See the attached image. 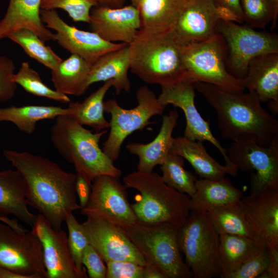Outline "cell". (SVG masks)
<instances>
[{
  "label": "cell",
  "mask_w": 278,
  "mask_h": 278,
  "mask_svg": "<svg viewBox=\"0 0 278 278\" xmlns=\"http://www.w3.org/2000/svg\"><path fill=\"white\" fill-rule=\"evenodd\" d=\"M5 159L24 178L26 201L56 229L67 216L81 210L75 191L77 175L63 169L54 161L27 151L6 149Z\"/></svg>",
  "instance_id": "1"
},
{
  "label": "cell",
  "mask_w": 278,
  "mask_h": 278,
  "mask_svg": "<svg viewBox=\"0 0 278 278\" xmlns=\"http://www.w3.org/2000/svg\"><path fill=\"white\" fill-rule=\"evenodd\" d=\"M194 86L215 110L224 139L247 137L267 146L278 136L276 117L262 107L255 93L230 92L199 82Z\"/></svg>",
  "instance_id": "2"
},
{
  "label": "cell",
  "mask_w": 278,
  "mask_h": 278,
  "mask_svg": "<svg viewBox=\"0 0 278 278\" xmlns=\"http://www.w3.org/2000/svg\"><path fill=\"white\" fill-rule=\"evenodd\" d=\"M107 130L92 133L68 115L56 118L50 130L55 148L67 161L72 163L77 173L92 182L97 177L109 175L119 178L121 171L99 146Z\"/></svg>",
  "instance_id": "3"
},
{
  "label": "cell",
  "mask_w": 278,
  "mask_h": 278,
  "mask_svg": "<svg viewBox=\"0 0 278 278\" xmlns=\"http://www.w3.org/2000/svg\"><path fill=\"white\" fill-rule=\"evenodd\" d=\"M126 188L138 192L131 204L136 222L144 224L170 223L183 225L190 215V197L169 187L152 171H136L123 178Z\"/></svg>",
  "instance_id": "4"
},
{
  "label": "cell",
  "mask_w": 278,
  "mask_h": 278,
  "mask_svg": "<svg viewBox=\"0 0 278 278\" xmlns=\"http://www.w3.org/2000/svg\"><path fill=\"white\" fill-rule=\"evenodd\" d=\"M129 50L130 69L144 82L168 88L184 80L181 45L170 31L156 34L138 31Z\"/></svg>",
  "instance_id": "5"
},
{
  "label": "cell",
  "mask_w": 278,
  "mask_h": 278,
  "mask_svg": "<svg viewBox=\"0 0 278 278\" xmlns=\"http://www.w3.org/2000/svg\"><path fill=\"white\" fill-rule=\"evenodd\" d=\"M179 227L170 223L136 222L123 228L146 262L158 269L165 278H190L191 272L179 248Z\"/></svg>",
  "instance_id": "6"
},
{
  "label": "cell",
  "mask_w": 278,
  "mask_h": 278,
  "mask_svg": "<svg viewBox=\"0 0 278 278\" xmlns=\"http://www.w3.org/2000/svg\"><path fill=\"white\" fill-rule=\"evenodd\" d=\"M219 238L207 211H190L186 222L179 227V248L192 277H220Z\"/></svg>",
  "instance_id": "7"
},
{
  "label": "cell",
  "mask_w": 278,
  "mask_h": 278,
  "mask_svg": "<svg viewBox=\"0 0 278 278\" xmlns=\"http://www.w3.org/2000/svg\"><path fill=\"white\" fill-rule=\"evenodd\" d=\"M181 50L185 71L183 80L211 84L230 92L245 90L244 80L227 68L228 46L219 33L207 40L181 46Z\"/></svg>",
  "instance_id": "8"
},
{
  "label": "cell",
  "mask_w": 278,
  "mask_h": 278,
  "mask_svg": "<svg viewBox=\"0 0 278 278\" xmlns=\"http://www.w3.org/2000/svg\"><path fill=\"white\" fill-rule=\"evenodd\" d=\"M137 105L130 109L122 108L115 99L104 101V111L110 114V133L102 148L113 161L119 157L121 146L130 134L143 130L152 123L150 118L163 114L165 106L161 105L154 92L147 85L140 87L136 92Z\"/></svg>",
  "instance_id": "9"
},
{
  "label": "cell",
  "mask_w": 278,
  "mask_h": 278,
  "mask_svg": "<svg viewBox=\"0 0 278 278\" xmlns=\"http://www.w3.org/2000/svg\"><path fill=\"white\" fill-rule=\"evenodd\" d=\"M218 32L224 39L228 54L226 66L236 78L244 80L250 61L256 56L278 53L276 33L259 31L248 25L220 20Z\"/></svg>",
  "instance_id": "10"
},
{
  "label": "cell",
  "mask_w": 278,
  "mask_h": 278,
  "mask_svg": "<svg viewBox=\"0 0 278 278\" xmlns=\"http://www.w3.org/2000/svg\"><path fill=\"white\" fill-rule=\"evenodd\" d=\"M227 149L231 163L250 175V194L278 186V136L267 146L240 137L233 141Z\"/></svg>",
  "instance_id": "11"
},
{
  "label": "cell",
  "mask_w": 278,
  "mask_h": 278,
  "mask_svg": "<svg viewBox=\"0 0 278 278\" xmlns=\"http://www.w3.org/2000/svg\"><path fill=\"white\" fill-rule=\"evenodd\" d=\"M0 266L24 278H47L42 245L34 231L20 232L1 221Z\"/></svg>",
  "instance_id": "12"
},
{
  "label": "cell",
  "mask_w": 278,
  "mask_h": 278,
  "mask_svg": "<svg viewBox=\"0 0 278 278\" xmlns=\"http://www.w3.org/2000/svg\"><path fill=\"white\" fill-rule=\"evenodd\" d=\"M126 189L118 178L109 175L96 177L92 183L88 204L80 210L81 214L123 228L136 223Z\"/></svg>",
  "instance_id": "13"
},
{
  "label": "cell",
  "mask_w": 278,
  "mask_h": 278,
  "mask_svg": "<svg viewBox=\"0 0 278 278\" xmlns=\"http://www.w3.org/2000/svg\"><path fill=\"white\" fill-rule=\"evenodd\" d=\"M40 16L47 28L56 31L54 41L71 54L79 56L91 63L106 53L126 44L109 42L93 31L71 26L60 17L56 10L41 9Z\"/></svg>",
  "instance_id": "14"
},
{
  "label": "cell",
  "mask_w": 278,
  "mask_h": 278,
  "mask_svg": "<svg viewBox=\"0 0 278 278\" xmlns=\"http://www.w3.org/2000/svg\"><path fill=\"white\" fill-rule=\"evenodd\" d=\"M239 203L255 239L271 251H278V186L243 196Z\"/></svg>",
  "instance_id": "15"
},
{
  "label": "cell",
  "mask_w": 278,
  "mask_h": 278,
  "mask_svg": "<svg viewBox=\"0 0 278 278\" xmlns=\"http://www.w3.org/2000/svg\"><path fill=\"white\" fill-rule=\"evenodd\" d=\"M89 244L106 263L129 261L145 266L142 254L130 239L124 228L102 219L87 217L81 223Z\"/></svg>",
  "instance_id": "16"
},
{
  "label": "cell",
  "mask_w": 278,
  "mask_h": 278,
  "mask_svg": "<svg viewBox=\"0 0 278 278\" xmlns=\"http://www.w3.org/2000/svg\"><path fill=\"white\" fill-rule=\"evenodd\" d=\"M161 88V93L158 97L159 103L165 107L172 105L184 112L186 118L184 136L192 141L210 142L221 153L226 165L236 166L229 160L227 149L213 135L208 121L203 118L197 109L194 84L182 80L171 86Z\"/></svg>",
  "instance_id": "17"
},
{
  "label": "cell",
  "mask_w": 278,
  "mask_h": 278,
  "mask_svg": "<svg viewBox=\"0 0 278 278\" xmlns=\"http://www.w3.org/2000/svg\"><path fill=\"white\" fill-rule=\"evenodd\" d=\"M31 229L39 238L47 278H80L71 255L66 233L56 229L41 214Z\"/></svg>",
  "instance_id": "18"
},
{
  "label": "cell",
  "mask_w": 278,
  "mask_h": 278,
  "mask_svg": "<svg viewBox=\"0 0 278 278\" xmlns=\"http://www.w3.org/2000/svg\"><path fill=\"white\" fill-rule=\"evenodd\" d=\"M213 0H192L170 30L181 46L207 40L217 34L219 21Z\"/></svg>",
  "instance_id": "19"
},
{
  "label": "cell",
  "mask_w": 278,
  "mask_h": 278,
  "mask_svg": "<svg viewBox=\"0 0 278 278\" xmlns=\"http://www.w3.org/2000/svg\"><path fill=\"white\" fill-rule=\"evenodd\" d=\"M92 31L109 42L130 44L141 28L138 9L128 5L119 8H109L97 5L90 12Z\"/></svg>",
  "instance_id": "20"
},
{
  "label": "cell",
  "mask_w": 278,
  "mask_h": 278,
  "mask_svg": "<svg viewBox=\"0 0 278 278\" xmlns=\"http://www.w3.org/2000/svg\"><path fill=\"white\" fill-rule=\"evenodd\" d=\"M245 88L254 92L261 102L270 101L269 107L278 113V53L262 54L249 62L244 79Z\"/></svg>",
  "instance_id": "21"
},
{
  "label": "cell",
  "mask_w": 278,
  "mask_h": 278,
  "mask_svg": "<svg viewBox=\"0 0 278 278\" xmlns=\"http://www.w3.org/2000/svg\"><path fill=\"white\" fill-rule=\"evenodd\" d=\"M42 0H9L4 16L0 20V40L20 29L36 33L44 42L54 40V33L40 16Z\"/></svg>",
  "instance_id": "22"
},
{
  "label": "cell",
  "mask_w": 278,
  "mask_h": 278,
  "mask_svg": "<svg viewBox=\"0 0 278 278\" xmlns=\"http://www.w3.org/2000/svg\"><path fill=\"white\" fill-rule=\"evenodd\" d=\"M178 118L177 111H170L163 116L160 130L152 141L147 144L131 143L127 145L128 152L138 157L137 170L151 172L156 166L164 162L170 151L172 132Z\"/></svg>",
  "instance_id": "23"
},
{
  "label": "cell",
  "mask_w": 278,
  "mask_h": 278,
  "mask_svg": "<svg viewBox=\"0 0 278 278\" xmlns=\"http://www.w3.org/2000/svg\"><path fill=\"white\" fill-rule=\"evenodd\" d=\"M170 152L186 160L200 178L217 180L226 175L235 177L238 170L237 166L221 165L207 153L202 142L184 136L173 138Z\"/></svg>",
  "instance_id": "24"
},
{
  "label": "cell",
  "mask_w": 278,
  "mask_h": 278,
  "mask_svg": "<svg viewBox=\"0 0 278 278\" xmlns=\"http://www.w3.org/2000/svg\"><path fill=\"white\" fill-rule=\"evenodd\" d=\"M130 69L129 44L103 55L92 63L86 81V87L93 83L112 80L115 94L131 90L128 77Z\"/></svg>",
  "instance_id": "25"
},
{
  "label": "cell",
  "mask_w": 278,
  "mask_h": 278,
  "mask_svg": "<svg viewBox=\"0 0 278 278\" xmlns=\"http://www.w3.org/2000/svg\"><path fill=\"white\" fill-rule=\"evenodd\" d=\"M8 215L31 228L37 218L28 208L26 182L16 169L0 171V216Z\"/></svg>",
  "instance_id": "26"
},
{
  "label": "cell",
  "mask_w": 278,
  "mask_h": 278,
  "mask_svg": "<svg viewBox=\"0 0 278 278\" xmlns=\"http://www.w3.org/2000/svg\"><path fill=\"white\" fill-rule=\"evenodd\" d=\"M192 0H141L137 8L140 32L162 33L170 31L180 14Z\"/></svg>",
  "instance_id": "27"
},
{
  "label": "cell",
  "mask_w": 278,
  "mask_h": 278,
  "mask_svg": "<svg viewBox=\"0 0 278 278\" xmlns=\"http://www.w3.org/2000/svg\"><path fill=\"white\" fill-rule=\"evenodd\" d=\"M196 193L190 197V211H205L238 202L244 196L242 192L228 178L217 180L201 178L195 182Z\"/></svg>",
  "instance_id": "28"
},
{
  "label": "cell",
  "mask_w": 278,
  "mask_h": 278,
  "mask_svg": "<svg viewBox=\"0 0 278 278\" xmlns=\"http://www.w3.org/2000/svg\"><path fill=\"white\" fill-rule=\"evenodd\" d=\"M92 63L75 54L51 71L55 90L65 95L81 96L88 90L86 81Z\"/></svg>",
  "instance_id": "29"
},
{
  "label": "cell",
  "mask_w": 278,
  "mask_h": 278,
  "mask_svg": "<svg viewBox=\"0 0 278 278\" xmlns=\"http://www.w3.org/2000/svg\"><path fill=\"white\" fill-rule=\"evenodd\" d=\"M264 248L267 247L254 239L231 234L219 235L218 257L222 271L219 277L235 270Z\"/></svg>",
  "instance_id": "30"
},
{
  "label": "cell",
  "mask_w": 278,
  "mask_h": 278,
  "mask_svg": "<svg viewBox=\"0 0 278 278\" xmlns=\"http://www.w3.org/2000/svg\"><path fill=\"white\" fill-rule=\"evenodd\" d=\"M70 114L71 110L68 107L37 105L11 106L0 108V121L12 123L22 132L31 135L34 132L39 121Z\"/></svg>",
  "instance_id": "31"
},
{
  "label": "cell",
  "mask_w": 278,
  "mask_h": 278,
  "mask_svg": "<svg viewBox=\"0 0 278 278\" xmlns=\"http://www.w3.org/2000/svg\"><path fill=\"white\" fill-rule=\"evenodd\" d=\"M113 84L112 80H108L83 101H70L68 108L71 114L68 116L82 126L91 127L96 132L109 128V122L104 116L103 100Z\"/></svg>",
  "instance_id": "32"
},
{
  "label": "cell",
  "mask_w": 278,
  "mask_h": 278,
  "mask_svg": "<svg viewBox=\"0 0 278 278\" xmlns=\"http://www.w3.org/2000/svg\"><path fill=\"white\" fill-rule=\"evenodd\" d=\"M239 201L233 203L210 207L206 211L219 235H235L255 239L245 219Z\"/></svg>",
  "instance_id": "33"
},
{
  "label": "cell",
  "mask_w": 278,
  "mask_h": 278,
  "mask_svg": "<svg viewBox=\"0 0 278 278\" xmlns=\"http://www.w3.org/2000/svg\"><path fill=\"white\" fill-rule=\"evenodd\" d=\"M8 38L19 45L25 53L49 69L56 68L62 59L50 46L34 32L27 29H20L10 34Z\"/></svg>",
  "instance_id": "34"
},
{
  "label": "cell",
  "mask_w": 278,
  "mask_h": 278,
  "mask_svg": "<svg viewBox=\"0 0 278 278\" xmlns=\"http://www.w3.org/2000/svg\"><path fill=\"white\" fill-rule=\"evenodd\" d=\"M184 158L171 152L161 165V178L165 183L192 197L196 193L197 178L184 168Z\"/></svg>",
  "instance_id": "35"
},
{
  "label": "cell",
  "mask_w": 278,
  "mask_h": 278,
  "mask_svg": "<svg viewBox=\"0 0 278 278\" xmlns=\"http://www.w3.org/2000/svg\"><path fill=\"white\" fill-rule=\"evenodd\" d=\"M13 81L21 86L28 93L34 95L62 103H68L71 101L67 95L45 85L38 73L30 66L28 62H23L21 64L18 72L13 75Z\"/></svg>",
  "instance_id": "36"
},
{
  "label": "cell",
  "mask_w": 278,
  "mask_h": 278,
  "mask_svg": "<svg viewBox=\"0 0 278 278\" xmlns=\"http://www.w3.org/2000/svg\"><path fill=\"white\" fill-rule=\"evenodd\" d=\"M244 21L253 28L264 29L272 22L275 28L277 16L272 0H240Z\"/></svg>",
  "instance_id": "37"
},
{
  "label": "cell",
  "mask_w": 278,
  "mask_h": 278,
  "mask_svg": "<svg viewBox=\"0 0 278 278\" xmlns=\"http://www.w3.org/2000/svg\"><path fill=\"white\" fill-rule=\"evenodd\" d=\"M65 222L68 229V244L70 251L80 278L87 277L82 264V255L89 244L88 238L79 223L72 214L68 215Z\"/></svg>",
  "instance_id": "38"
},
{
  "label": "cell",
  "mask_w": 278,
  "mask_h": 278,
  "mask_svg": "<svg viewBox=\"0 0 278 278\" xmlns=\"http://www.w3.org/2000/svg\"><path fill=\"white\" fill-rule=\"evenodd\" d=\"M98 5V0H42L40 8L50 10L61 9L76 22L89 23L91 9Z\"/></svg>",
  "instance_id": "39"
},
{
  "label": "cell",
  "mask_w": 278,
  "mask_h": 278,
  "mask_svg": "<svg viewBox=\"0 0 278 278\" xmlns=\"http://www.w3.org/2000/svg\"><path fill=\"white\" fill-rule=\"evenodd\" d=\"M271 251L264 248L240 265L235 270L222 275L221 278H259L267 269Z\"/></svg>",
  "instance_id": "40"
},
{
  "label": "cell",
  "mask_w": 278,
  "mask_h": 278,
  "mask_svg": "<svg viewBox=\"0 0 278 278\" xmlns=\"http://www.w3.org/2000/svg\"><path fill=\"white\" fill-rule=\"evenodd\" d=\"M13 61L9 58L0 55V101L5 102L14 96L17 84L13 81L15 70Z\"/></svg>",
  "instance_id": "41"
},
{
  "label": "cell",
  "mask_w": 278,
  "mask_h": 278,
  "mask_svg": "<svg viewBox=\"0 0 278 278\" xmlns=\"http://www.w3.org/2000/svg\"><path fill=\"white\" fill-rule=\"evenodd\" d=\"M106 278H144L145 266L129 261L106 262Z\"/></svg>",
  "instance_id": "42"
},
{
  "label": "cell",
  "mask_w": 278,
  "mask_h": 278,
  "mask_svg": "<svg viewBox=\"0 0 278 278\" xmlns=\"http://www.w3.org/2000/svg\"><path fill=\"white\" fill-rule=\"evenodd\" d=\"M82 264L87 269L90 278H106L107 267L104 261L90 244L85 248L82 255Z\"/></svg>",
  "instance_id": "43"
},
{
  "label": "cell",
  "mask_w": 278,
  "mask_h": 278,
  "mask_svg": "<svg viewBox=\"0 0 278 278\" xmlns=\"http://www.w3.org/2000/svg\"><path fill=\"white\" fill-rule=\"evenodd\" d=\"M75 191L79 200L81 208L84 207L89 201L92 188V182L81 173H77Z\"/></svg>",
  "instance_id": "44"
},
{
  "label": "cell",
  "mask_w": 278,
  "mask_h": 278,
  "mask_svg": "<svg viewBox=\"0 0 278 278\" xmlns=\"http://www.w3.org/2000/svg\"><path fill=\"white\" fill-rule=\"evenodd\" d=\"M270 251L271 257L268 267L259 278L278 277V251Z\"/></svg>",
  "instance_id": "45"
},
{
  "label": "cell",
  "mask_w": 278,
  "mask_h": 278,
  "mask_svg": "<svg viewBox=\"0 0 278 278\" xmlns=\"http://www.w3.org/2000/svg\"><path fill=\"white\" fill-rule=\"evenodd\" d=\"M216 6L226 7L232 11L244 22L240 0H213Z\"/></svg>",
  "instance_id": "46"
},
{
  "label": "cell",
  "mask_w": 278,
  "mask_h": 278,
  "mask_svg": "<svg viewBox=\"0 0 278 278\" xmlns=\"http://www.w3.org/2000/svg\"><path fill=\"white\" fill-rule=\"evenodd\" d=\"M216 9L220 20L239 23L243 22L232 11L226 7L216 6Z\"/></svg>",
  "instance_id": "47"
},
{
  "label": "cell",
  "mask_w": 278,
  "mask_h": 278,
  "mask_svg": "<svg viewBox=\"0 0 278 278\" xmlns=\"http://www.w3.org/2000/svg\"><path fill=\"white\" fill-rule=\"evenodd\" d=\"M144 278H165V277L158 269L146 263Z\"/></svg>",
  "instance_id": "48"
},
{
  "label": "cell",
  "mask_w": 278,
  "mask_h": 278,
  "mask_svg": "<svg viewBox=\"0 0 278 278\" xmlns=\"http://www.w3.org/2000/svg\"><path fill=\"white\" fill-rule=\"evenodd\" d=\"M0 221L8 224L18 232H25L28 231L18 223L17 219H11L7 216H0Z\"/></svg>",
  "instance_id": "49"
},
{
  "label": "cell",
  "mask_w": 278,
  "mask_h": 278,
  "mask_svg": "<svg viewBox=\"0 0 278 278\" xmlns=\"http://www.w3.org/2000/svg\"><path fill=\"white\" fill-rule=\"evenodd\" d=\"M127 0H98V5L115 8L124 6Z\"/></svg>",
  "instance_id": "50"
},
{
  "label": "cell",
  "mask_w": 278,
  "mask_h": 278,
  "mask_svg": "<svg viewBox=\"0 0 278 278\" xmlns=\"http://www.w3.org/2000/svg\"><path fill=\"white\" fill-rule=\"evenodd\" d=\"M0 278H24V277L0 266Z\"/></svg>",
  "instance_id": "51"
},
{
  "label": "cell",
  "mask_w": 278,
  "mask_h": 278,
  "mask_svg": "<svg viewBox=\"0 0 278 278\" xmlns=\"http://www.w3.org/2000/svg\"><path fill=\"white\" fill-rule=\"evenodd\" d=\"M275 11V13L277 16H278V0H272Z\"/></svg>",
  "instance_id": "52"
},
{
  "label": "cell",
  "mask_w": 278,
  "mask_h": 278,
  "mask_svg": "<svg viewBox=\"0 0 278 278\" xmlns=\"http://www.w3.org/2000/svg\"><path fill=\"white\" fill-rule=\"evenodd\" d=\"M132 5L137 8L141 0H131Z\"/></svg>",
  "instance_id": "53"
}]
</instances>
